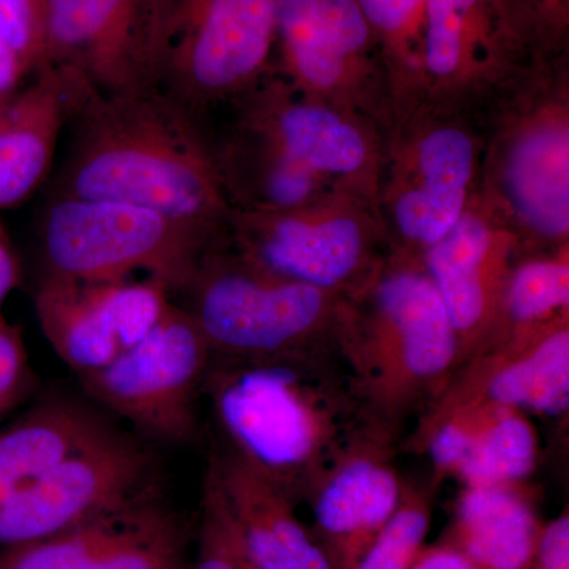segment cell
Masks as SVG:
<instances>
[{
  "label": "cell",
  "instance_id": "obj_1",
  "mask_svg": "<svg viewBox=\"0 0 569 569\" xmlns=\"http://www.w3.org/2000/svg\"><path fill=\"white\" fill-rule=\"evenodd\" d=\"M51 198L140 206L227 234L231 209L201 123L157 92H89Z\"/></svg>",
  "mask_w": 569,
  "mask_h": 569
},
{
  "label": "cell",
  "instance_id": "obj_2",
  "mask_svg": "<svg viewBox=\"0 0 569 569\" xmlns=\"http://www.w3.org/2000/svg\"><path fill=\"white\" fill-rule=\"evenodd\" d=\"M203 391L231 451L295 503L369 429L336 350L212 356Z\"/></svg>",
  "mask_w": 569,
  "mask_h": 569
},
{
  "label": "cell",
  "instance_id": "obj_3",
  "mask_svg": "<svg viewBox=\"0 0 569 569\" xmlns=\"http://www.w3.org/2000/svg\"><path fill=\"white\" fill-rule=\"evenodd\" d=\"M336 350L367 427L391 441L459 370L458 340L436 284L421 260L397 254L348 298Z\"/></svg>",
  "mask_w": 569,
  "mask_h": 569
},
{
  "label": "cell",
  "instance_id": "obj_4",
  "mask_svg": "<svg viewBox=\"0 0 569 569\" xmlns=\"http://www.w3.org/2000/svg\"><path fill=\"white\" fill-rule=\"evenodd\" d=\"M478 116L482 203L518 236L523 252L568 246V54L535 62Z\"/></svg>",
  "mask_w": 569,
  "mask_h": 569
},
{
  "label": "cell",
  "instance_id": "obj_5",
  "mask_svg": "<svg viewBox=\"0 0 569 569\" xmlns=\"http://www.w3.org/2000/svg\"><path fill=\"white\" fill-rule=\"evenodd\" d=\"M277 0H148L142 89L198 122L277 71Z\"/></svg>",
  "mask_w": 569,
  "mask_h": 569
},
{
  "label": "cell",
  "instance_id": "obj_6",
  "mask_svg": "<svg viewBox=\"0 0 569 569\" xmlns=\"http://www.w3.org/2000/svg\"><path fill=\"white\" fill-rule=\"evenodd\" d=\"M182 293L216 358L336 350L348 306V296L272 274L224 242L201 258Z\"/></svg>",
  "mask_w": 569,
  "mask_h": 569
},
{
  "label": "cell",
  "instance_id": "obj_7",
  "mask_svg": "<svg viewBox=\"0 0 569 569\" xmlns=\"http://www.w3.org/2000/svg\"><path fill=\"white\" fill-rule=\"evenodd\" d=\"M478 114L421 110L387 141L377 211L389 252L421 260L459 222L478 193Z\"/></svg>",
  "mask_w": 569,
  "mask_h": 569
},
{
  "label": "cell",
  "instance_id": "obj_8",
  "mask_svg": "<svg viewBox=\"0 0 569 569\" xmlns=\"http://www.w3.org/2000/svg\"><path fill=\"white\" fill-rule=\"evenodd\" d=\"M224 233L140 206L51 198L43 219L47 274L111 283L144 274L181 293Z\"/></svg>",
  "mask_w": 569,
  "mask_h": 569
},
{
  "label": "cell",
  "instance_id": "obj_9",
  "mask_svg": "<svg viewBox=\"0 0 569 569\" xmlns=\"http://www.w3.org/2000/svg\"><path fill=\"white\" fill-rule=\"evenodd\" d=\"M224 244L272 274L348 298L391 254L377 204L350 193L291 211H233Z\"/></svg>",
  "mask_w": 569,
  "mask_h": 569
},
{
  "label": "cell",
  "instance_id": "obj_10",
  "mask_svg": "<svg viewBox=\"0 0 569 569\" xmlns=\"http://www.w3.org/2000/svg\"><path fill=\"white\" fill-rule=\"evenodd\" d=\"M219 112L220 127L377 204L388 138L373 123L306 96L279 70Z\"/></svg>",
  "mask_w": 569,
  "mask_h": 569
},
{
  "label": "cell",
  "instance_id": "obj_11",
  "mask_svg": "<svg viewBox=\"0 0 569 569\" xmlns=\"http://www.w3.org/2000/svg\"><path fill=\"white\" fill-rule=\"evenodd\" d=\"M538 61L512 0H427L422 110L478 114Z\"/></svg>",
  "mask_w": 569,
  "mask_h": 569
},
{
  "label": "cell",
  "instance_id": "obj_12",
  "mask_svg": "<svg viewBox=\"0 0 569 569\" xmlns=\"http://www.w3.org/2000/svg\"><path fill=\"white\" fill-rule=\"evenodd\" d=\"M211 358L193 318L173 302L144 339L81 383L146 436L181 443L193 436L194 403Z\"/></svg>",
  "mask_w": 569,
  "mask_h": 569
},
{
  "label": "cell",
  "instance_id": "obj_13",
  "mask_svg": "<svg viewBox=\"0 0 569 569\" xmlns=\"http://www.w3.org/2000/svg\"><path fill=\"white\" fill-rule=\"evenodd\" d=\"M153 492L152 456L108 429L48 468L0 511V546L50 538Z\"/></svg>",
  "mask_w": 569,
  "mask_h": 569
},
{
  "label": "cell",
  "instance_id": "obj_14",
  "mask_svg": "<svg viewBox=\"0 0 569 569\" xmlns=\"http://www.w3.org/2000/svg\"><path fill=\"white\" fill-rule=\"evenodd\" d=\"M523 253L518 236L475 194L443 239L422 254L459 347V369L500 335L509 274Z\"/></svg>",
  "mask_w": 569,
  "mask_h": 569
},
{
  "label": "cell",
  "instance_id": "obj_15",
  "mask_svg": "<svg viewBox=\"0 0 569 569\" xmlns=\"http://www.w3.org/2000/svg\"><path fill=\"white\" fill-rule=\"evenodd\" d=\"M489 402L542 417H567L569 408V318L545 328L512 332L460 367L429 407L408 447L422 441L452 411Z\"/></svg>",
  "mask_w": 569,
  "mask_h": 569
},
{
  "label": "cell",
  "instance_id": "obj_16",
  "mask_svg": "<svg viewBox=\"0 0 569 569\" xmlns=\"http://www.w3.org/2000/svg\"><path fill=\"white\" fill-rule=\"evenodd\" d=\"M157 492L74 529L10 546L0 569H183V531Z\"/></svg>",
  "mask_w": 569,
  "mask_h": 569
},
{
  "label": "cell",
  "instance_id": "obj_17",
  "mask_svg": "<svg viewBox=\"0 0 569 569\" xmlns=\"http://www.w3.org/2000/svg\"><path fill=\"white\" fill-rule=\"evenodd\" d=\"M391 443L365 430L309 497L312 533L335 569H355L399 508L406 485L389 462Z\"/></svg>",
  "mask_w": 569,
  "mask_h": 569
},
{
  "label": "cell",
  "instance_id": "obj_18",
  "mask_svg": "<svg viewBox=\"0 0 569 569\" xmlns=\"http://www.w3.org/2000/svg\"><path fill=\"white\" fill-rule=\"evenodd\" d=\"M148 0H47V66L100 96L142 89Z\"/></svg>",
  "mask_w": 569,
  "mask_h": 569
},
{
  "label": "cell",
  "instance_id": "obj_19",
  "mask_svg": "<svg viewBox=\"0 0 569 569\" xmlns=\"http://www.w3.org/2000/svg\"><path fill=\"white\" fill-rule=\"evenodd\" d=\"M206 485L222 501L250 559L260 569H335L296 515V503L233 451L212 460Z\"/></svg>",
  "mask_w": 569,
  "mask_h": 569
},
{
  "label": "cell",
  "instance_id": "obj_20",
  "mask_svg": "<svg viewBox=\"0 0 569 569\" xmlns=\"http://www.w3.org/2000/svg\"><path fill=\"white\" fill-rule=\"evenodd\" d=\"M33 74L0 110V211L22 203L43 182L63 130L92 92L58 67Z\"/></svg>",
  "mask_w": 569,
  "mask_h": 569
},
{
  "label": "cell",
  "instance_id": "obj_21",
  "mask_svg": "<svg viewBox=\"0 0 569 569\" xmlns=\"http://www.w3.org/2000/svg\"><path fill=\"white\" fill-rule=\"evenodd\" d=\"M277 70L298 91L373 123L385 137L396 112L383 93L359 77L326 36L317 0H277Z\"/></svg>",
  "mask_w": 569,
  "mask_h": 569
},
{
  "label": "cell",
  "instance_id": "obj_22",
  "mask_svg": "<svg viewBox=\"0 0 569 569\" xmlns=\"http://www.w3.org/2000/svg\"><path fill=\"white\" fill-rule=\"evenodd\" d=\"M542 527L522 486H468L443 539L479 569H529Z\"/></svg>",
  "mask_w": 569,
  "mask_h": 569
},
{
  "label": "cell",
  "instance_id": "obj_23",
  "mask_svg": "<svg viewBox=\"0 0 569 569\" xmlns=\"http://www.w3.org/2000/svg\"><path fill=\"white\" fill-rule=\"evenodd\" d=\"M112 283H88L44 274L36 291L41 331L78 376L110 365L122 353L112 313Z\"/></svg>",
  "mask_w": 569,
  "mask_h": 569
},
{
  "label": "cell",
  "instance_id": "obj_24",
  "mask_svg": "<svg viewBox=\"0 0 569 569\" xmlns=\"http://www.w3.org/2000/svg\"><path fill=\"white\" fill-rule=\"evenodd\" d=\"M107 430L88 410L62 400L0 430V511L48 468Z\"/></svg>",
  "mask_w": 569,
  "mask_h": 569
},
{
  "label": "cell",
  "instance_id": "obj_25",
  "mask_svg": "<svg viewBox=\"0 0 569 569\" xmlns=\"http://www.w3.org/2000/svg\"><path fill=\"white\" fill-rule=\"evenodd\" d=\"M376 37L391 89L396 126L426 102L427 0H356Z\"/></svg>",
  "mask_w": 569,
  "mask_h": 569
},
{
  "label": "cell",
  "instance_id": "obj_26",
  "mask_svg": "<svg viewBox=\"0 0 569 569\" xmlns=\"http://www.w3.org/2000/svg\"><path fill=\"white\" fill-rule=\"evenodd\" d=\"M481 403L470 448L456 478L463 488L520 485L537 468V429L523 411Z\"/></svg>",
  "mask_w": 569,
  "mask_h": 569
},
{
  "label": "cell",
  "instance_id": "obj_27",
  "mask_svg": "<svg viewBox=\"0 0 569 569\" xmlns=\"http://www.w3.org/2000/svg\"><path fill=\"white\" fill-rule=\"evenodd\" d=\"M565 318H569L568 246L520 257L509 274L496 342L512 332L545 328Z\"/></svg>",
  "mask_w": 569,
  "mask_h": 569
},
{
  "label": "cell",
  "instance_id": "obj_28",
  "mask_svg": "<svg viewBox=\"0 0 569 569\" xmlns=\"http://www.w3.org/2000/svg\"><path fill=\"white\" fill-rule=\"evenodd\" d=\"M429 493L406 486L399 508L355 569H410L429 533Z\"/></svg>",
  "mask_w": 569,
  "mask_h": 569
},
{
  "label": "cell",
  "instance_id": "obj_29",
  "mask_svg": "<svg viewBox=\"0 0 569 569\" xmlns=\"http://www.w3.org/2000/svg\"><path fill=\"white\" fill-rule=\"evenodd\" d=\"M192 569H260L242 546L222 501L208 485L204 489L197 560Z\"/></svg>",
  "mask_w": 569,
  "mask_h": 569
},
{
  "label": "cell",
  "instance_id": "obj_30",
  "mask_svg": "<svg viewBox=\"0 0 569 569\" xmlns=\"http://www.w3.org/2000/svg\"><path fill=\"white\" fill-rule=\"evenodd\" d=\"M0 36L29 73L47 66V0H0Z\"/></svg>",
  "mask_w": 569,
  "mask_h": 569
},
{
  "label": "cell",
  "instance_id": "obj_31",
  "mask_svg": "<svg viewBox=\"0 0 569 569\" xmlns=\"http://www.w3.org/2000/svg\"><path fill=\"white\" fill-rule=\"evenodd\" d=\"M537 41L542 59L568 54L569 0H512Z\"/></svg>",
  "mask_w": 569,
  "mask_h": 569
},
{
  "label": "cell",
  "instance_id": "obj_32",
  "mask_svg": "<svg viewBox=\"0 0 569 569\" xmlns=\"http://www.w3.org/2000/svg\"><path fill=\"white\" fill-rule=\"evenodd\" d=\"M31 367L20 328L0 316V415L10 410L31 385Z\"/></svg>",
  "mask_w": 569,
  "mask_h": 569
},
{
  "label": "cell",
  "instance_id": "obj_33",
  "mask_svg": "<svg viewBox=\"0 0 569 569\" xmlns=\"http://www.w3.org/2000/svg\"><path fill=\"white\" fill-rule=\"evenodd\" d=\"M529 569H569L568 511L561 512L559 518L545 523Z\"/></svg>",
  "mask_w": 569,
  "mask_h": 569
},
{
  "label": "cell",
  "instance_id": "obj_34",
  "mask_svg": "<svg viewBox=\"0 0 569 569\" xmlns=\"http://www.w3.org/2000/svg\"><path fill=\"white\" fill-rule=\"evenodd\" d=\"M410 569H479L462 550L441 539L438 545L422 546Z\"/></svg>",
  "mask_w": 569,
  "mask_h": 569
},
{
  "label": "cell",
  "instance_id": "obj_35",
  "mask_svg": "<svg viewBox=\"0 0 569 569\" xmlns=\"http://www.w3.org/2000/svg\"><path fill=\"white\" fill-rule=\"evenodd\" d=\"M28 74L31 73L26 69L20 56L10 47L9 41L0 36V110L20 92L22 81Z\"/></svg>",
  "mask_w": 569,
  "mask_h": 569
},
{
  "label": "cell",
  "instance_id": "obj_36",
  "mask_svg": "<svg viewBox=\"0 0 569 569\" xmlns=\"http://www.w3.org/2000/svg\"><path fill=\"white\" fill-rule=\"evenodd\" d=\"M21 280V264L10 236L0 220V316L2 306Z\"/></svg>",
  "mask_w": 569,
  "mask_h": 569
}]
</instances>
